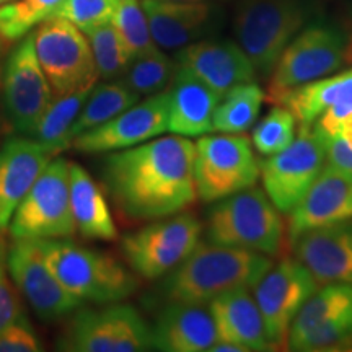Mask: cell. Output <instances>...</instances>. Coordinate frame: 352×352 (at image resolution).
Listing matches in <instances>:
<instances>
[{
	"instance_id": "6da1fadb",
	"label": "cell",
	"mask_w": 352,
	"mask_h": 352,
	"mask_svg": "<svg viewBox=\"0 0 352 352\" xmlns=\"http://www.w3.org/2000/svg\"><path fill=\"white\" fill-rule=\"evenodd\" d=\"M195 160L196 144L188 138H155L109 153L103 183L124 217L140 222L168 217L196 201Z\"/></svg>"
},
{
	"instance_id": "7a4b0ae2",
	"label": "cell",
	"mask_w": 352,
	"mask_h": 352,
	"mask_svg": "<svg viewBox=\"0 0 352 352\" xmlns=\"http://www.w3.org/2000/svg\"><path fill=\"white\" fill-rule=\"evenodd\" d=\"M272 259L263 253L199 243L165 276L158 297L165 303H208L232 289H253L271 270Z\"/></svg>"
},
{
	"instance_id": "3957f363",
	"label": "cell",
	"mask_w": 352,
	"mask_h": 352,
	"mask_svg": "<svg viewBox=\"0 0 352 352\" xmlns=\"http://www.w3.org/2000/svg\"><path fill=\"white\" fill-rule=\"evenodd\" d=\"M50 270L82 303L109 305L126 300L139 287L132 270L111 254L65 239L38 240Z\"/></svg>"
},
{
	"instance_id": "277c9868",
	"label": "cell",
	"mask_w": 352,
	"mask_h": 352,
	"mask_svg": "<svg viewBox=\"0 0 352 352\" xmlns=\"http://www.w3.org/2000/svg\"><path fill=\"white\" fill-rule=\"evenodd\" d=\"M285 227L266 191L252 186L215 201L206 219V241L276 256L284 243Z\"/></svg>"
},
{
	"instance_id": "5b68a950",
	"label": "cell",
	"mask_w": 352,
	"mask_h": 352,
	"mask_svg": "<svg viewBox=\"0 0 352 352\" xmlns=\"http://www.w3.org/2000/svg\"><path fill=\"white\" fill-rule=\"evenodd\" d=\"M314 12V0H241L233 33L258 76H271L285 47L305 28Z\"/></svg>"
},
{
	"instance_id": "8992f818",
	"label": "cell",
	"mask_w": 352,
	"mask_h": 352,
	"mask_svg": "<svg viewBox=\"0 0 352 352\" xmlns=\"http://www.w3.org/2000/svg\"><path fill=\"white\" fill-rule=\"evenodd\" d=\"M352 39L331 21L307 25L290 41L271 74L270 100L290 88L328 77L349 63Z\"/></svg>"
},
{
	"instance_id": "52a82bcc",
	"label": "cell",
	"mask_w": 352,
	"mask_h": 352,
	"mask_svg": "<svg viewBox=\"0 0 352 352\" xmlns=\"http://www.w3.org/2000/svg\"><path fill=\"white\" fill-rule=\"evenodd\" d=\"M202 228L201 220L191 212L157 219V222L122 236V258L142 279H160L195 252L201 243Z\"/></svg>"
},
{
	"instance_id": "ba28073f",
	"label": "cell",
	"mask_w": 352,
	"mask_h": 352,
	"mask_svg": "<svg viewBox=\"0 0 352 352\" xmlns=\"http://www.w3.org/2000/svg\"><path fill=\"white\" fill-rule=\"evenodd\" d=\"M70 162L54 157L16 208L8 226L13 240H54L76 235L70 209Z\"/></svg>"
},
{
	"instance_id": "9c48e42d",
	"label": "cell",
	"mask_w": 352,
	"mask_h": 352,
	"mask_svg": "<svg viewBox=\"0 0 352 352\" xmlns=\"http://www.w3.org/2000/svg\"><path fill=\"white\" fill-rule=\"evenodd\" d=\"M57 349L70 352H142L152 347V328L138 308L109 303L101 310L78 308L57 342Z\"/></svg>"
},
{
	"instance_id": "30bf717a",
	"label": "cell",
	"mask_w": 352,
	"mask_h": 352,
	"mask_svg": "<svg viewBox=\"0 0 352 352\" xmlns=\"http://www.w3.org/2000/svg\"><path fill=\"white\" fill-rule=\"evenodd\" d=\"M34 50L52 94L63 96L98 82L87 34L70 21L51 16L33 33Z\"/></svg>"
},
{
	"instance_id": "8fae6325",
	"label": "cell",
	"mask_w": 352,
	"mask_h": 352,
	"mask_svg": "<svg viewBox=\"0 0 352 352\" xmlns=\"http://www.w3.org/2000/svg\"><path fill=\"white\" fill-rule=\"evenodd\" d=\"M259 178V162L243 134L202 135L196 142L195 182L197 197L215 202L252 188Z\"/></svg>"
},
{
	"instance_id": "7c38bea8",
	"label": "cell",
	"mask_w": 352,
	"mask_h": 352,
	"mask_svg": "<svg viewBox=\"0 0 352 352\" xmlns=\"http://www.w3.org/2000/svg\"><path fill=\"white\" fill-rule=\"evenodd\" d=\"M327 166V147L315 126H300L294 142L259 165L263 189L272 204L289 214Z\"/></svg>"
},
{
	"instance_id": "4fadbf2b",
	"label": "cell",
	"mask_w": 352,
	"mask_h": 352,
	"mask_svg": "<svg viewBox=\"0 0 352 352\" xmlns=\"http://www.w3.org/2000/svg\"><path fill=\"white\" fill-rule=\"evenodd\" d=\"M52 100L54 94L38 60L33 33H28L8 54L2 72V103L8 126L30 138Z\"/></svg>"
},
{
	"instance_id": "5bb4252c",
	"label": "cell",
	"mask_w": 352,
	"mask_h": 352,
	"mask_svg": "<svg viewBox=\"0 0 352 352\" xmlns=\"http://www.w3.org/2000/svg\"><path fill=\"white\" fill-rule=\"evenodd\" d=\"M320 283L297 258H285L264 274L253 287L267 340L279 349L287 344L289 329L300 308Z\"/></svg>"
},
{
	"instance_id": "9a60e30c",
	"label": "cell",
	"mask_w": 352,
	"mask_h": 352,
	"mask_svg": "<svg viewBox=\"0 0 352 352\" xmlns=\"http://www.w3.org/2000/svg\"><path fill=\"white\" fill-rule=\"evenodd\" d=\"M7 270L15 287L43 321L65 318L83 307L50 270L38 240H13L7 250Z\"/></svg>"
},
{
	"instance_id": "2e32d148",
	"label": "cell",
	"mask_w": 352,
	"mask_h": 352,
	"mask_svg": "<svg viewBox=\"0 0 352 352\" xmlns=\"http://www.w3.org/2000/svg\"><path fill=\"white\" fill-rule=\"evenodd\" d=\"M170 91L151 95L138 101L113 120L82 132L72 140V147L82 153H108L134 147L164 135L168 131Z\"/></svg>"
},
{
	"instance_id": "e0dca14e",
	"label": "cell",
	"mask_w": 352,
	"mask_h": 352,
	"mask_svg": "<svg viewBox=\"0 0 352 352\" xmlns=\"http://www.w3.org/2000/svg\"><path fill=\"white\" fill-rule=\"evenodd\" d=\"M142 7L160 50H182L210 36L223 25V10L215 2L142 0Z\"/></svg>"
},
{
	"instance_id": "ac0fdd59",
	"label": "cell",
	"mask_w": 352,
	"mask_h": 352,
	"mask_svg": "<svg viewBox=\"0 0 352 352\" xmlns=\"http://www.w3.org/2000/svg\"><path fill=\"white\" fill-rule=\"evenodd\" d=\"M176 67L196 77L220 98L241 83L256 82V70L239 43L228 39H201L178 50Z\"/></svg>"
},
{
	"instance_id": "d6986e66",
	"label": "cell",
	"mask_w": 352,
	"mask_h": 352,
	"mask_svg": "<svg viewBox=\"0 0 352 352\" xmlns=\"http://www.w3.org/2000/svg\"><path fill=\"white\" fill-rule=\"evenodd\" d=\"M59 151L20 135L0 147V233L7 232L21 199Z\"/></svg>"
},
{
	"instance_id": "ffe728a7",
	"label": "cell",
	"mask_w": 352,
	"mask_h": 352,
	"mask_svg": "<svg viewBox=\"0 0 352 352\" xmlns=\"http://www.w3.org/2000/svg\"><path fill=\"white\" fill-rule=\"evenodd\" d=\"M352 220V175L327 165L289 212L287 233L292 243L303 232Z\"/></svg>"
},
{
	"instance_id": "44dd1931",
	"label": "cell",
	"mask_w": 352,
	"mask_h": 352,
	"mask_svg": "<svg viewBox=\"0 0 352 352\" xmlns=\"http://www.w3.org/2000/svg\"><path fill=\"white\" fill-rule=\"evenodd\" d=\"M294 253L321 284H352V220L303 232Z\"/></svg>"
},
{
	"instance_id": "7402d4cb",
	"label": "cell",
	"mask_w": 352,
	"mask_h": 352,
	"mask_svg": "<svg viewBox=\"0 0 352 352\" xmlns=\"http://www.w3.org/2000/svg\"><path fill=\"white\" fill-rule=\"evenodd\" d=\"M217 341L214 316L206 303H166L152 328V347L157 351L202 352Z\"/></svg>"
},
{
	"instance_id": "603a6c76",
	"label": "cell",
	"mask_w": 352,
	"mask_h": 352,
	"mask_svg": "<svg viewBox=\"0 0 352 352\" xmlns=\"http://www.w3.org/2000/svg\"><path fill=\"white\" fill-rule=\"evenodd\" d=\"M219 341L235 342L250 351H272L258 303L248 287L232 289L209 302Z\"/></svg>"
},
{
	"instance_id": "cb8c5ba5",
	"label": "cell",
	"mask_w": 352,
	"mask_h": 352,
	"mask_svg": "<svg viewBox=\"0 0 352 352\" xmlns=\"http://www.w3.org/2000/svg\"><path fill=\"white\" fill-rule=\"evenodd\" d=\"M168 91V132L183 138H202L214 131V113L220 96L212 88L176 67Z\"/></svg>"
},
{
	"instance_id": "d4e9b609",
	"label": "cell",
	"mask_w": 352,
	"mask_h": 352,
	"mask_svg": "<svg viewBox=\"0 0 352 352\" xmlns=\"http://www.w3.org/2000/svg\"><path fill=\"white\" fill-rule=\"evenodd\" d=\"M69 186L76 230L87 240H116L118 228L111 210L90 173L80 165L70 164Z\"/></svg>"
},
{
	"instance_id": "484cf974",
	"label": "cell",
	"mask_w": 352,
	"mask_h": 352,
	"mask_svg": "<svg viewBox=\"0 0 352 352\" xmlns=\"http://www.w3.org/2000/svg\"><path fill=\"white\" fill-rule=\"evenodd\" d=\"M352 95V69L285 90L271 101L287 108L300 126H311L334 103Z\"/></svg>"
},
{
	"instance_id": "4316f807",
	"label": "cell",
	"mask_w": 352,
	"mask_h": 352,
	"mask_svg": "<svg viewBox=\"0 0 352 352\" xmlns=\"http://www.w3.org/2000/svg\"><path fill=\"white\" fill-rule=\"evenodd\" d=\"M139 98L140 96L134 94L122 80L96 83L91 88L76 122L70 127L67 135L69 145L82 132H87L113 120L114 116H118V114L126 111L127 108H131L132 104L138 103Z\"/></svg>"
},
{
	"instance_id": "83f0119b",
	"label": "cell",
	"mask_w": 352,
	"mask_h": 352,
	"mask_svg": "<svg viewBox=\"0 0 352 352\" xmlns=\"http://www.w3.org/2000/svg\"><path fill=\"white\" fill-rule=\"evenodd\" d=\"M264 91L256 82L233 87L219 101L214 113V131L222 134H243L256 122Z\"/></svg>"
},
{
	"instance_id": "f1b7e54d",
	"label": "cell",
	"mask_w": 352,
	"mask_h": 352,
	"mask_svg": "<svg viewBox=\"0 0 352 352\" xmlns=\"http://www.w3.org/2000/svg\"><path fill=\"white\" fill-rule=\"evenodd\" d=\"M95 85L80 88V90H76L72 94L63 96H56L46 111H44L43 118L39 120L38 126L34 127L30 138L38 140V142L51 145V147L57 148L59 152L69 148L70 145L67 135L70 127L76 122L88 95H90L91 88Z\"/></svg>"
},
{
	"instance_id": "f546056e",
	"label": "cell",
	"mask_w": 352,
	"mask_h": 352,
	"mask_svg": "<svg viewBox=\"0 0 352 352\" xmlns=\"http://www.w3.org/2000/svg\"><path fill=\"white\" fill-rule=\"evenodd\" d=\"M352 308V284H327L303 303L289 329L287 346L324 321Z\"/></svg>"
},
{
	"instance_id": "4dcf8cb0",
	"label": "cell",
	"mask_w": 352,
	"mask_h": 352,
	"mask_svg": "<svg viewBox=\"0 0 352 352\" xmlns=\"http://www.w3.org/2000/svg\"><path fill=\"white\" fill-rule=\"evenodd\" d=\"M176 74V63L160 47L140 54L131 60L122 82L139 96H151L168 88Z\"/></svg>"
},
{
	"instance_id": "1f68e13d",
	"label": "cell",
	"mask_w": 352,
	"mask_h": 352,
	"mask_svg": "<svg viewBox=\"0 0 352 352\" xmlns=\"http://www.w3.org/2000/svg\"><path fill=\"white\" fill-rule=\"evenodd\" d=\"M94 51L96 72L103 82L124 76L132 57L111 21L83 32Z\"/></svg>"
},
{
	"instance_id": "d6a6232c",
	"label": "cell",
	"mask_w": 352,
	"mask_h": 352,
	"mask_svg": "<svg viewBox=\"0 0 352 352\" xmlns=\"http://www.w3.org/2000/svg\"><path fill=\"white\" fill-rule=\"evenodd\" d=\"M63 0H12L0 6V38L7 43L19 41L34 26L51 19Z\"/></svg>"
},
{
	"instance_id": "836d02e7",
	"label": "cell",
	"mask_w": 352,
	"mask_h": 352,
	"mask_svg": "<svg viewBox=\"0 0 352 352\" xmlns=\"http://www.w3.org/2000/svg\"><path fill=\"white\" fill-rule=\"evenodd\" d=\"M111 23L132 59L158 47L152 38L142 0H118Z\"/></svg>"
},
{
	"instance_id": "e575fe53",
	"label": "cell",
	"mask_w": 352,
	"mask_h": 352,
	"mask_svg": "<svg viewBox=\"0 0 352 352\" xmlns=\"http://www.w3.org/2000/svg\"><path fill=\"white\" fill-rule=\"evenodd\" d=\"M296 118L284 107H274L253 129V145L259 155L270 157L284 151L296 139Z\"/></svg>"
},
{
	"instance_id": "d590c367",
	"label": "cell",
	"mask_w": 352,
	"mask_h": 352,
	"mask_svg": "<svg viewBox=\"0 0 352 352\" xmlns=\"http://www.w3.org/2000/svg\"><path fill=\"white\" fill-rule=\"evenodd\" d=\"M349 344H352V308L310 329L307 334H303L300 340L292 342L289 349L320 352L342 349Z\"/></svg>"
},
{
	"instance_id": "8d00e7d4",
	"label": "cell",
	"mask_w": 352,
	"mask_h": 352,
	"mask_svg": "<svg viewBox=\"0 0 352 352\" xmlns=\"http://www.w3.org/2000/svg\"><path fill=\"white\" fill-rule=\"evenodd\" d=\"M118 0H63L52 16H59L76 25L82 32L109 23Z\"/></svg>"
},
{
	"instance_id": "74e56055",
	"label": "cell",
	"mask_w": 352,
	"mask_h": 352,
	"mask_svg": "<svg viewBox=\"0 0 352 352\" xmlns=\"http://www.w3.org/2000/svg\"><path fill=\"white\" fill-rule=\"evenodd\" d=\"M20 320H23V310H21L20 298L8 279L6 246L0 239V331Z\"/></svg>"
},
{
	"instance_id": "f35d334b",
	"label": "cell",
	"mask_w": 352,
	"mask_h": 352,
	"mask_svg": "<svg viewBox=\"0 0 352 352\" xmlns=\"http://www.w3.org/2000/svg\"><path fill=\"white\" fill-rule=\"evenodd\" d=\"M41 341L30 327L28 321L20 320L0 331V352H39Z\"/></svg>"
},
{
	"instance_id": "ab89813d",
	"label": "cell",
	"mask_w": 352,
	"mask_h": 352,
	"mask_svg": "<svg viewBox=\"0 0 352 352\" xmlns=\"http://www.w3.org/2000/svg\"><path fill=\"white\" fill-rule=\"evenodd\" d=\"M321 135H323L324 147H327L328 165L352 175V145L336 135H328L323 132Z\"/></svg>"
},
{
	"instance_id": "60d3db41",
	"label": "cell",
	"mask_w": 352,
	"mask_h": 352,
	"mask_svg": "<svg viewBox=\"0 0 352 352\" xmlns=\"http://www.w3.org/2000/svg\"><path fill=\"white\" fill-rule=\"evenodd\" d=\"M334 135H336V138L344 139L347 144L352 145V113L349 116H346L340 124H338V129L334 132Z\"/></svg>"
},
{
	"instance_id": "b9f144b4",
	"label": "cell",
	"mask_w": 352,
	"mask_h": 352,
	"mask_svg": "<svg viewBox=\"0 0 352 352\" xmlns=\"http://www.w3.org/2000/svg\"><path fill=\"white\" fill-rule=\"evenodd\" d=\"M210 352H248V349L235 342H227V341H217L210 347Z\"/></svg>"
},
{
	"instance_id": "7bdbcfd3",
	"label": "cell",
	"mask_w": 352,
	"mask_h": 352,
	"mask_svg": "<svg viewBox=\"0 0 352 352\" xmlns=\"http://www.w3.org/2000/svg\"><path fill=\"white\" fill-rule=\"evenodd\" d=\"M173 2H215V0H173Z\"/></svg>"
},
{
	"instance_id": "ee69618b",
	"label": "cell",
	"mask_w": 352,
	"mask_h": 352,
	"mask_svg": "<svg viewBox=\"0 0 352 352\" xmlns=\"http://www.w3.org/2000/svg\"><path fill=\"white\" fill-rule=\"evenodd\" d=\"M8 2H12V0H0V6H6Z\"/></svg>"
},
{
	"instance_id": "f6af8a7d",
	"label": "cell",
	"mask_w": 352,
	"mask_h": 352,
	"mask_svg": "<svg viewBox=\"0 0 352 352\" xmlns=\"http://www.w3.org/2000/svg\"><path fill=\"white\" fill-rule=\"evenodd\" d=\"M2 46H3V39L0 38V52H2Z\"/></svg>"
}]
</instances>
